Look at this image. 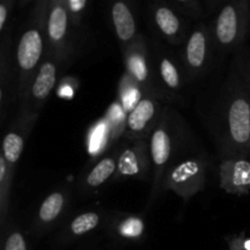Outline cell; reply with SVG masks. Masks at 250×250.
I'll use <instances>...</instances> for the list:
<instances>
[{
	"label": "cell",
	"mask_w": 250,
	"mask_h": 250,
	"mask_svg": "<svg viewBox=\"0 0 250 250\" xmlns=\"http://www.w3.org/2000/svg\"><path fill=\"white\" fill-rule=\"evenodd\" d=\"M149 45L151 70L161 99L170 105L186 104L190 83L181 62L180 54H176L172 46L156 36L149 38Z\"/></svg>",
	"instance_id": "4"
},
{
	"label": "cell",
	"mask_w": 250,
	"mask_h": 250,
	"mask_svg": "<svg viewBox=\"0 0 250 250\" xmlns=\"http://www.w3.org/2000/svg\"><path fill=\"white\" fill-rule=\"evenodd\" d=\"M50 0H36L14 51V100L21 103L48 49Z\"/></svg>",
	"instance_id": "3"
},
{
	"label": "cell",
	"mask_w": 250,
	"mask_h": 250,
	"mask_svg": "<svg viewBox=\"0 0 250 250\" xmlns=\"http://www.w3.org/2000/svg\"><path fill=\"white\" fill-rule=\"evenodd\" d=\"M72 27L66 0H50L46 27L48 50L55 56L61 66L68 65L75 53Z\"/></svg>",
	"instance_id": "10"
},
{
	"label": "cell",
	"mask_w": 250,
	"mask_h": 250,
	"mask_svg": "<svg viewBox=\"0 0 250 250\" xmlns=\"http://www.w3.org/2000/svg\"><path fill=\"white\" fill-rule=\"evenodd\" d=\"M89 0H66V6L70 12L73 27H80L88 9Z\"/></svg>",
	"instance_id": "26"
},
{
	"label": "cell",
	"mask_w": 250,
	"mask_h": 250,
	"mask_svg": "<svg viewBox=\"0 0 250 250\" xmlns=\"http://www.w3.org/2000/svg\"><path fill=\"white\" fill-rule=\"evenodd\" d=\"M14 176L10 173L4 156L0 154V226L4 227L9 221L10 203Z\"/></svg>",
	"instance_id": "21"
},
{
	"label": "cell",
	"mask_w": 250,
	"mask_h": 250,
	"mask_svg": "<svg viewBox=\"0 0 250 250\" xmlns=\"http://www.w3.org/2000/svg\"><path fill=\"white\" fill-rule=\"evenodd\" d=\"M220 187L229 194L247 195L250 193V156L221 159Z\"/></svg>",
	"instance_id": "19"
},
{
	"label": "cell",
	"mask_w": 250,
	"mask_h": 250,
	"mask_svg": "<svg viewBox=\"0 0 250 250\" xmlns=\"http://www.w3.org/2000/svg\"><path fill=\"white\" fill-rule=\"evenodd\" d=\"M61 67V63L46 49L45 58L34 75L23 99L20 103L17 122L28 127L29 129H33L46 100L58 85L59 72Z\"/></svg>",
	"instance_id": "7"
},
{
	"label": "cell",
	"mask_w": 250,
	"mask_h": 250,
	"mask_svg": "<svg viewBox=\"0 0 250 250\" xmlns=\"http://www.w3.org/2000/svg\"><path fill=\"white\" fill-rule=\"evenodd\" d=\"M209 167L210 159L203 148L185 154L166 172L161 185V194L171 190L185 203L189 202L207 185Z\"/></svg>",
	"instance_id": "6"
},
{
	"label": "cell",
	"mask_w": 250,
	"mask_h": 250,
	"mask_svg": "<svg viewBox=\"0 0 250 250\" xmlns=\"http://www.w3.org/2000/svg\"><path fill=\"white\" fill-rule=\"evenodd\" d=\"M1 250H31L23 232L10 220L1 227Z\"/></svg>",
	"instance_id": "23"
},
{
	"label": "cell",
	"mask_w": 250,
	"mask_h": 250,
	"mask_svg": "<svg viewBox=\"0 0 250 250\" xmlns=\"http://www.w3.org/2000/svg\"><path fill=\"white\" fill-rule=\"evenodd\" d=\"M219 56L233 55L250 34V0H227L210 23Z\"/></svg>",
	"instance_id": "5"
},
{
	"label": "cell",
	"mask_w": 250,
	"mask_h": 250,
	"mask_svg": "<svg viewBox=\"0 0 250 250\" xmlns=\"http://www.w3.org/2000/svg\"><path fill=\"white\" fill-rule=\"evenodd\" d=\"M36 0H20V5L21 6H26V5L31 4V2H34Z\"/></svg>",
	"instance_id": "30"
},
{
	"label": "cell",
	"mask_w": 250,
	"mask_h": 250,
	"mask_svg": "<svg viewBox=\"0 0 250 250\" xmlns=\"http://www.w3.org/2000/svg\"><path fill=\"white\" fill-rule=\"evenodd\" d=\"M105 229L107 236L116 243L136 244L146 237V219L134 212L109 211Z\"/></svg>",
	"instance_id": "18"
},
{
	"label": "cell",
	"mask_w": 250,
	"mask_h": 250,
	"mask_svg": "<svg viewBox=\"0 0 250 250\" xmlns=\"http://www.w3.org/2000/svg\"><path fill=\"white\" fill-rule=\"evenodd\" d=\"M143 93L144 92L139 87L138 83L128 73L125 72L120 80L119 88H117V102L124 107L126 114L136 106Z\"/></svg>",
	"instance_id": "22"
},
{
	"label": "cell",
	"mask_w": 250,
	"mask_h": 250,
	"mask_svg": "<svg viewBox=\"0 0 250 250\" xmlns=\"http://www.w3.org/2000/svg\"><path fill=\"white\" fill-rule=\"evenodd\" d=\"M78 85L80 82L77 81V78H75L73 76H68V77L63 78L56 85V93L60 98L63 99H71L73 95L77 93Z\"/></svg>",
	"instance_id": "27"
},
{
	"label": "cell",
	"mask_w": 250,
	"mask_h": 250,
	"mask_svg": "<svg viewBox=\"0 0 250 250\" xmlns=\"http://www.w3.org/2000/svg\"><path fill=\"white\" fill-rule=\"evenodd\" d=\"M107 212L104 209H88L71 214L60 226L55 237V243L67 246L105 226Z\"/></svg>",
	"instance_id": "16"
},
{
	"label": "cell",
	"mask_w": 250,
	"mask_h": 250,
	"mask_svg": "<svg viewBox=\"0 0 250 250\" xmlns=\"http://www.w3.org/2000/svg\"><path fill=\"white\" fill-rule=\"evenodd\" d=\"M167 1L188 20H202L205 15L200 0H167Z\"/></svg>",
	"instance_id": "24"
},
{
	"label": "cell",
	"mask_w": 250,
	"mask_h": 250,
	"mask_svg": "<svg viewBox=\"0 0 250 250\" xmlns=\"http://www.w3.org/2000/svg\"><path fill=\"white\" fill-rule=\"evenodd\" d=\"M117 175L116 146L94 158L87 166L76 185V192L81 198H88L97 194L107 183L115 182Z\"/></svg>",
	"instance_id": "15"
},
{
	"label": "cell",
	"mask_w": 250,
	"mask_h": 250,
	"mask_svg": "<svg viewBox=\"0 0 250 250\" xmlns=\"http://www.w3.org/2000/svg\"><path fill=\"white\" fill-rule=\"evenodd\" d=\"M165 100L151 93H143L136 106L127 112L122 139L142 141L149 139L164 114Z\"/></svg>",
	"instance_id": "12"
},
{
	"label": "cell",
	"mask_w": 250,
	"mask_h": 250,
	"mask_svg": "<svg viewBox=\"0 0 250 250\" xmlns=\"http://www.w3.org/2000/svg\"><path fill=\"white\" fill-rule=\"evenodd\" d=\"M149 20L155 36L172 48H181L192 29L187 17L167 0L149 1Z\"/></svg>",
	"instance_id": "9"
},
{
	"label": "cell",
	"mask_w": 250,
	"mask_h": 250,
	"mask_svg": "<svg viewBox=\"0 0 250 250\" xmlns=\"http://www.w3.org/2000/svg\"><path fill=\"white\" fill-rule=\"evenodd\" d=\"M109 20L121 50L139 36L136 0H109Z\"/></svg>",
	"instance_id": "17"
},
{
	"label": "cell",
	"mask_w": 250,
	"mask_h": 250,
	"mask_svg": "<svg viewBox=\"0 0 250 250\" xmlns=\"http://www.w3.org/2000/svg\"><path fill=\"white\" fill-rule=\"evenodd\" d=\"M205 1V9H207L208 14H216L217 10L222 6L225 1L227 0H204Z\"/></svg>",
	"instance_id": "29"
},
{
	"label": "cell",
	"mask_w": 250,
	"mask_h": 250,
	"mask_svg": "<svg viewBox=\"0 0 250 250\" xmlns=\"http://www.w3.org/2000/svg\"><path fill=\"white\" fill-rule=\"evenodd\" d=\"M121 51L125 72L128 73L138 83L144 93H151L161 98L151 70L150 45H149L148 37L139 33V36Z\"/></svg>",
	"instance_id": "14"
},
{
	"label": "cell",
	"mask_w": 250,
	"mask_h": 250,
	"mask_svg": "<svg viewBox=\"0 0 250 250\" xmlns=\"http://www.w3.org/2000/svg\"><path fill=\"white\" fill-rule=\"evenodd\" d=\"M31 132L32 129L15 120L11 127L5 133L4 139H2L1 155L4 156L7 168L12 176H15V168H16L19 160L21 159L24 143H26V139L28 138Z\"/></svg>",
	"instance_id": "20"
},
{
	"label": "cell",
	"mask_w": 250,
	"mask_h": 250,
	"mask_svg": "<svg viewBox=\"0 0 250 250\" xmlns=\"http://www.w3.org/2000/svg\"><path fill=\"white\" fill-rule=\"evenodd\" d=\"M17 0H0V33L10 28V20Z\"/></svg>",
	"instance_id": "28"
},
{
	"label": "cell",
	"mask_w": 250,
	"mask_h": 250,
	"mask_svg": "<svg viewBox=\"0 0 250 250\" xmlns=\"http://www.w3.org/2000/svg\"><path fill=\"white\" fill-rule=\"evenodd\" d=\"M72 186H61L51 190L41 202L31 225V233L42 237L60 227L70 216V208L73 199Z\"/></svg>",
	"instance_id": "11"
},
{
	"label": "cell",
	"mask_w": 250,
	"mask_h": 250,
	"mask_svg": "<svg viewBox=\"0 0 250 250\" xmlns=\"http://www.w3.org/2000/svg\"><path fill=\"white\" fill-rule=\"evenodd\" d=\"M153 176L146 211L156 203L161 194V185L170 166L185 154L202 148L187 120L173 107L166 105L158 126L149 137Z\"/></svg>",
	"instance_id": "2"
},
{
	"label": "cell",
	"mask_w": 250,
	"mask_h": 250,
	"mask_svg": "<svg viewBox=\"0 0 250 250\" xmlns=\"http://www.w3.org/2000/svg\"><path fill=\"white\" fill-rule=\"evenodd\" d=\"M216 55L211 27L205 22H198L192 27L180 51L181 62L190 84L203 80L209 73Z\"/></svg>",
	"instance_id": "8"
},
{
	"label": "cell",
	"mask_w": 250,
	"mask_h": 250,
	"mask_svg": "<svg viewBox=\"0 0 250 250\" xmlns=\"http://www.w3.org/2000/svg\"><path fill=\"white\" fill-rule=\"evenodd\" d=\"M116 181H148L153 176L150 149L148 139L124 141L117 143Z\"/></svg>",
	"instance_id": "13"
},
{
	"label": "cell",
	"mask_w": 250,
	"mask_h": 250,
	"mask_svg": "<svg viewBox=\"0 0 250 250\" xmlns=\"http://www.w3.org/2000/svg\"><path fill=\"white\" fill-rule=\"evenodd\" d=\"M198 110L220 158L250 156L249 90L233 63Z\"/></svg>",
	"instance_id": "1"
},
{
	"label": "cell",
	"mask_w": 250,
	"mask_h": 250,
	"mask_svg": "<svg viewBox=\"0 0 250 250\" xmlns=\"http://www.w3.org/2000/svg\"><path fill=\"white\" fill-rule=\"evenodd\" d=\"M231 62L233 63L234 67L238 70L241 73L242 78L246 82L247 87L249 90V97H250V48L248 45H244L239 50L232 55Z\"/></svg>",
	"instance_id": "25"
}]
</instances>
